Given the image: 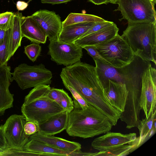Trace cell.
Masks as SVG:
<instances>
[{"label": "cell", "instance_id": "6da1fadb", "mask_svg": "<svg viewBox=\"0 0 156 156\" xmlns=\"http://www.w3.org/2000/svg\"><path fill=\"white\" fill-rule=\"evenodd\" d=\"M64 85L74 89L90 104L99 110L115 126L121 113L113 107L105 96L95 67L79 61L62 69L60 74Z\"/></svg>", "mask_w": 156, "mask_h": 156}, {"label": "cell", "instance_id": "7a4b0ae2", "mask_svg": "<svg viewBox=\"0 0 156 156\" xmlns=\"http://www.w3.org/2000/svg\"><path fill=\"white\" fill-rule=\"evenodd\" d=\"M73 108L69 113L66 132L70 136L84 139L110 131L113 126L108 118L90 105L83 110L74 99Z\"/></svg>", "mask_w": 156, "mask_h": 156}, {"label": "cell", "instance_id": "3957f363", "mask_svg": "<svg viewBox=\"0 0 156 156\" xmlns=\"http://www.w3.org/2000/svg\"><path fill=\"white\" fill-rule=\"evenodd\" d=\"M51 88L50 85L38 86L34 87L25 96L21 111L27 122L40 124L65 111L59 104L48 96Z\"/></svg>", "mask_w": 156, "mask_h": 156}, {"label": "cell", "instance_id": "277c9868", "mask_svg": "<svg viewBox=\"0 0 156 156\" xmlns=\"http://www.w3.org/2000/svg\"><path fill=\"white\" fill-rule=\"evenodd\" d=\"M134 55L156 64V23H128L121 36Z\"/></svg>", "mask_w": 156, "mask_h": 156}, {"label": "cell", "instance_id": "5b68a950", "mask_svg": "<svg viewBox=\"0 0 156 156\" xmlns=\"http://www.w3.org/2000/svg\"><path fill=\"white\" fill-rule=\"evenodd\" d=\"M93 46L108 63L116 68L129 64L134 58L129 46L118 34L109 40Z\"/></svg>", "mask_w": 156, "mask_h": 156}, {"label": "cell", "instance_id": "8992f818", "mask_svg": "<svg viewBox=\"0 0 156 156\" xmlns=\"http://www.w3.org/2000/svg\"><path fill=\"white\" fill-rule=\"evenodd\" d=\"M114 11H120L128 23H156L155 4L150 0H119Z\"/></svg>", "mask_w": 156, "mask_h": 156}, {"label": "cell", "instance_id": "52a82bcc", "mask_svg": "<svg viewBox=\"0 0 156 156\" xmlns=\"http://www.w3.org/2000/svg\"><path fill=\"white\" fill-rule=\"evenodd\" d=\"M12 79L22 90L41 85H50L52 77L51 72L43 64L33 66L21 64L12 73Z\"/></svg>", "mask_w": 156, "mask_h": 156}, {"label": "cell", "instance_id": "ba28073f", "mask_svg": "<svg viewBox=\"0 0 156 156\" xmlns=\"http://www.w3.org/2000/svg\"><path fill=\"white\" fill-rule=\"evenodd\" d=\"M48 54L58 65L69 66L80 61L83 48L74 43L60 42L57 39L50 41Z\"/></svg>", "mask_w": 156, "mask_h": 156}, {"label": "cell", "instance_id": "9c48e42d", "mask_svg": "<svg viewBox=\"0 0 156 156\" xmlns=\"http://www.w3.org/2000/svg\"><path fill=\"white\" fill-rule=\"evenodd\" d=\"M150 64L144 71L140 104L147 118L156 110V71Z\"/></svg>", "mask_w": 156, "mask_h": 156}, {"label": "cell", "instance_id": "30bf717a", "mask_svg": "<svg viewBox=\"0 0 156 156\" xmlns=\"http://www.w3.org/2000/svg\"><path fill=\"white\" fill-rule=\"evenodd\" d=\"M23 115H12L9 117L3 125L4 134L9 148L16 149H23L29 140V136L24 130L26 122Z\"/></svg>", "mask_w": 156, "mask_h": 156}, {"label": "cell", "instance_id": "8fae6325", "mask_svg": "<svg viewBox=\"0 0 156 156\" xmlns=\"http://www.w3.org/2000/svg\"><path fill=\"white\" fill-rule=\"evenodd\" d=\"M30 16L44 31L49 41L57 39L62 27L59 15L54 12L43 9L36 12Z\"/></svg>", "mask_w": 156, "mask_h": 156}, {"label": "cell", "instance_id": "7c38bea8", "mask_svg": "<svg viewBox=\"0 0 156 156\" xmlns=\"http://www.w3.org/2000/svg\"><path fill=\"white\" fill-rule=\"evenodd\" d=\"M100 82L110 104L121 113L123 112L128 94L125 84L109 80Z\"/></svg>", "mask_w": 156, "mask_h": 156}, {"label": "cell", "instance_id": "4fadbf2b", "mask_svg": "<svg viewBox=\"0 0 156 156\" xmlns=\"http://www.w3.org/2000/svg\"><path fill=\"white\" fill-rule=\"evenodd\" d=\"M136 138L135 133L123 134L109 131L94 139L91 145L95 149L102 151L118 145L130 144L134 141Z\"/></svg>", "mask_w": 156, "mask_h": 156}, {"label": "cell", "instance_id": "5bb4252c", "mask_svg": "<svg viewBox=\"0 0 156 156\" xmlns=\"http://www.w3.org/2000/svg\"><path fill=\"white\" fill-rule=\"evenodd\" d=\"M10 67L6 65L0 66V115L5 111L13 107V94L10 92L9 87L13 80Z\"/></svg>", "mask_w": 156, "mask_h": 156}, {"label": "cell", "instance_id": "9a60e30c", "mask_svg": "<svg viewBox=\"0 0 156 156\" xmlns=\"http://www.w3.org/2000/svg\"><path fill=\"white\" fill-rule=\"evenodd\" d=\"M23 149L27 151L43 154L44 156H91L92 153L81 151L69 152L54 147L42 142L29 138Z\"/></svg>", "mask_w": 156, "mask_h": 156}, {"label": "cell", "instance_id": "2e32d148", "mask_svg": "<svg viewBox=\"0 0 156 156\" xmlns=\"http://www.w3.org/2000/svg\"><path fill=\"white\" fill-rule=\"evenodd\" d=\"M119 29L114 23L97 31L80 38L74 43L83 48L86 46H94L109 40L118 34Z\"/></svg>", "mask_w": 156, "mask_h": 156}, {"label": "cell", "instance_id": "e0dca14e", "mask_svg": "<svg viewBox=\"0 0 156 156\" xmlns=\"http://www.w3.org/2000/svg\"><path fill=\"white\" fill-rule=\"evenodd\" d=\"M69 112L65 111L54 115L43 123L38 125V132L46 135L53 136L66 129Z\"/></svg>", "mask_w": 156, "mask_h": 156}, {"label": "cell", "instance_id": "ac0fdd59", "mask_svg": "<svg viewBox=\"0 0 156 156\" xmlns=\"http://www.w3.org/2000/svg\"><path fill=\"white\" fill-rule=\"evenodd\" d=\"M21 27L23 37L33 43H45L47 38L45 32L31 16H23Z\"/></svg>", "mask_w": 156, "mask_h": 156}, {"label": "cell", "instance_id": "d6986e66", "mask_svg": "<svg viewBox=\"0 0 156 156\" xmlns=\"http://www.w3.org/2000/svg\"><path fill=\"white\" fill-rule=\"evenodd\" d=\"M29 138L40 141L60 150L72 152L81 151V145L79 143L53 136L44 135L38 132L30 136Z\"/></svg>", "mask_w": 156, "mask_h": 156}, {"label": "cell", "instance_id": "ffe728a7", "mask_svg": "<svg viewBox=\"0 0 156 156\" xmlns=\"http://www.w3.org/2000/svg\"><path fill=\"white\" fill-rule=\"evenodd\" d=\"M95 22L78 23L62 27L60 31L57 40L67 43H74L81 37Z\"/></svg>", "mask_w": 156, "mask_h": 156}, {"label": "cell", "instance_id": "44dd1931", "mask_svg": "<svg viewBox=\"0 0 156 156\" xmlns=\"http://www.w3.org/2000/svg\"><path fill=\"white\" fill-rule=\"evenodd\" d=\"M23 16L21 13L13 12L8 48L9 60L21 45L23 38L21 27Z\"/></svg>", "mask_w": 156, "mask_h": 156}, {"label": "cell", "instance_id": "7402d4cb", "mask_svg": "<svg viewBox=\"0 0 156 156\" xmlns=\"http://www.w3.org/2000/svg\"><path fill=\"white\" fill-rule=\"evenodd\" d=\"M156 110L154 111L148 118L145 117L140 120L137 128L140 133L133 143L136 149L149 139L156 131Z\"/></svg>", "mask_w": 156, "mask_h": 156}, {"label": "cell", "instance_id": "603a6c76", "mask_svg": "<svg viewBox=\"0 0 156 156\" xmlns=\"http://www.w3.org/2000/svg\"><path fill=\"white\" fill-rule=\"evenodd\" d=\"M105 20L96 16L86 14L71 13L62 22V27L82 23L96 22Z\"/></svg>", "mask_w": 156, "mask_h": 156}, {"label": "cell", "instance_id": "cb8c5ba5", "mask_svg": "<svg viewBox=\"0 0 156 156\" xmlns=\"http://www.w3.org/2000/svg\"><path fill=\"white\" fill-rule=\"evenodd\" d=\"M136 149V145L133 144L121 145L112 147L104 151L95 152L94 156H126Z\"/></svg>", "mask_w": 156, "mask_h": 156}, {"label": "cell", "instance_id": "d4e9b609", "mask_svg": "<svg viewBox=\"0 0 156 156\" xmlns=\"http://www.w3.org/2000/svg\"><path fill=\"white\" fill-rule=\"evenodd\" d=\"M41 50V46L39 44L33 43L25 46L24 52L30 60L34 62L40 55Z\"/></svg>", "mask_w": 156, "mask_h": 156}, {"label": "cell", "instance_id": "484cf974", "mask_svg": "<svg viewBox=\"0 0 156 156\" xmlns=\"http://www.w3.org/2000/svg\"><path fill=\"white\" fill-rule=\"evenodd\" d=\"M10 32V31L4 41L0 43V66L7 65V62L9 60L8 48Z\"/></svg>", "mask_w": 156, "mask_h": 156}, {"label": "cell", "instance_id": "4316f807", "mask_svg": "<svg viewBox=\"0 0 156 156\" xmlns=\"http://www.w3.org/2000/svg\"><path fill=\"white\" fill-rule=\"evenodd\" d=\"M13 14L8 11L0 13V28L7 30L11 28Z\"/></svg>", "mask_w": 156, "mask_h": 156}, {"label": "cell", "instance_id": "83f0119b", "mask_svg": "<svg viewBox=\"0 0 156 156\" xmlns=\"http://www.w3.org/2000/svg\"><path fill=\"white\" fill-rule=\"evenodd\" d=\"M44 156L43 154L27 151L24 149L22 150L16 149L8 148L2 152V156Z\"/></svg>", "mask_w": 156, "mask_h": 156}, {"label": "cell", "instance_id": "f1b7e54d", "mask_svg": "<svg viewBox=\"0 0 156 156\" xmlns=\"http://www.w3.org/2000/svg\"><path fill=\"white\" fill-rule=\"evenodd\" d=\"M61 99L60 105L65 111L69 112L73 108V103L68 93L63 89H61Z\"/></svg>", "mask_w": 156, "mask_h": 156}, {"label": "cell", "instance_id": "f546056e", "mask_svg": "<svg viewBox=\"0 0 156 156\" xmlns=\"http://www.w3.org/2000/svg\"><path fill=\"white\" fill-rule=\"evenodd\" d=\"M113 23H114L112 22L109 21L105 20L104 21L95 22L81 37L97 31L101 29L112 25Z\"/></svg>", "mask_w": 156, "mask_h": 156}, {"label": "cell", "instance_id": "4dcf8cb0", "mask_svg": "<svg viewBox=\"0 0 156 156\" xmlns=\"http://www.w3.org/2000/svg\"><path fill=\"white\" fill-rule=\"evenodd\" d=\"M66 88L69 91L74 99L79 104L83 109L85 110L88 107V104L82 97L70 86L65 85Z\"/></svg>", "mask_w": 156, "mask_h": 156}, {"label": "cell", "instance_id": "1f68e13d", "mask_svg": "<svg viewBox=\"0 0 156 156\" xmlns=\"http://www.w3.org/2000/svg\"><path fill=\"white\" fill-rule=\"evenodd\" d=\"M24 130L26 135L30 136L38 132V125L33 122H26L24 125Z\"/></svg>", "mask_w": 156, "mask_h": 156}, {"label": "cell", "instance_id": "d6a6232c", "mask_svg": "<svg viewBox=\"0 0 156 156\" xmlns=\"http://www.w3.org/2000/svg\"><path fill=\"white\" fill-rule=\"evenodd\" d=\"M82 48L85 49L87 51L88 54L93 58L94 60L99 59L107 62L99 54L94 46H86L83 47Z\"/></svg>", "mask_w": 156, "mask_h": 156}, {"label": "cell", "instance_id": "836d02e7", "mask_svg": "<svg viewBox=\"0 0 156 156\" xmlns=\"http://www.w3.org/2000/svg\"><path fill=\"white\" fill-rule=\"evenodd\" d=\"M48 96L60 104L61 99V89L51 88L48 93Z\"/></svg>", "mask_w": 156, "mask_h": 156}, {"label": "cell", "instance_id": "e575fe53", "mask_svg": "<svg viewBox=\"0 0 156 156\" xmlns=\"http://www.w3.org/2000/svg\"><path fill=\"white\" fill-rule=\"evenodd\" d=\"M9 148V146L4 134L3 125L0 126V153L2 152Z\"/></svg>", "mask_w": 156, "mask_h": 156}, {"label": "cell", "instance_id": "d590c367", "mask_svg": "<svg viewBox=\"0 0 156 156\" xmlns=\"http://www.w3.org/2000/svg\"><path fill=\"white\" fill-rule=\"evenodd\" d=\"M73 0H41V2L43 4H50L52 5L62 3H67L68 2Z\"/></svg>", "mask_w": 156, "mask_h": 156}, {"label": "cell", "instance_id": "8d00e7d4", "mask_svg": "<svg viewBox=\"0 0 156 156\" xmlns=\"http://www.w3.org/2000/svg\"><path fill=\"white\" fill-rule=\"evenodd\" d=\"M28 3L23 1H19L16 3V7L18 11H23L28 6Z\"/></svg>", "mask_w": 156, "mask_h": 156}, {"label": "cell", "instance_id": "74e56055", "mask_svg": "<svg viewBox=\"0 0 156 156\" xmlns=\"http://www.w3.org/2000/svg\"><path fill=\"white\" fill-rule=\"evenodd\" d=\"M10 28L7 30L0 28V43L4 41L10 31Z\"/></svg>", "mask_w": 156, "mask_h": 156}, {"label": "cell", "instance_id": "f35d334b", "mask_svg": "<svg viewBox=\"0 0 156 156\" xmlns=\"http://www.w3.org/2000/svg\"><path fill=\"white\" fill-rule=\"evenodd\" d=\"M88 1L96 5H100L103 4H107L108 3V0H88Z\"/></svg>", "mask_w": 156, "mask_h": 156}, {"label": "cell", "instance_id": "ab89813d", "mask_svg": "<svg viewBox=\"0 0 156 156\" xmlns=\"http://www.w3.org/2000/svg\"><path fill=\"white\" fill-rule=\"evenodd\" d=\"M119 0H108V3L110 2L111 3L116 4H117Z\"/></svg>", "mask_w": 156, "mask_h": 156}, {"label": "cell", "instance_id": "60d3db41", "mask_svg": "<svg viewBox=\"0 0 156 156\" xmlns=\"http://www.w3.org/2000/svg\"><path fill=\"white\" fill-rule=\"evenodd\" d=\"M153 0V2L155 4L156 3V0Z\"/></svg>", "mask_w": 156, "mask_h": 156}, {"label": "cell", "instance_id": "b9f144b4", "mask_svg": "<svg viewBox=\"0 0 156 156\" xmlns=\"http://www.w3.org/2000/svg\"><path fill=\"white\" fill-rule=\"evenodd\" d=\"M0 156H2V154L1 153H0Z\"/></svg>", "mask_w": 156, "mask_h": 156}, {"label": "cell", "instance_id": "7bdbcfd3", "mask_svg": "<svg viewBox=\"0 0 156 156\" xmlns=\"http://www.w3.org/2000/svg\"><path fill=\"white\" fill-rule=\"evenodd\" d=\"M152 2H153V0H150Z\"/></svg>", "mask_w": 156, "mask_h": 156}]
</instances>
